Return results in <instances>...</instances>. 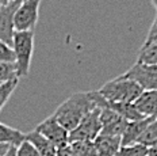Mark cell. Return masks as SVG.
Masks as SVG:
<instances>
[{"instance_id":"cell-11","label":"cell","mask_w":157,"mask_h":156,"mask_svg":"<svg viewBox=\"0 0 157 156\" xmlns=\"http://www.w3.org/2000/svg\"><path fill=\"white\" fill-rule=\"evenodd\" d=\"M134 106L142 117L157 118V90L144 91L134 102Z\"/></svg>"},{"instance_id":"cell-4","label":"cell","mask_w":157,"mask_h":156,"mask_svg":"<svg viewBox=\"0 0 157 156\" xmlns=\"http://www.w3.org/2000/svg\"><path fill=\"white\" fill-rule=\"evenodd\" d=\"M102 132V122H100V109L96 107L90 114L83 118L76 128L69 132V144L77 141H91L94 142L100 136Z\"/></svg>"},{"instance_id":"cell-7","label":"cell","mask_w":157,"mask_h":156,"mask_svg":"<svg viewBox=\"0 0 157 156\" xmlns=\"http://www.w3.org/2000/svg\"><path fill=\"white\" fill-rule=\"evenodd\" d=\"M34 131L41 136H44L53 145H56L57 149L69 145V132L57 122L53 114L48 117L46 119H44L41 123H38Z\"/></svg>"},{"instance_id":"cell-20","label":"cell","mask_w":157,"mask_h":156,"mask_svg":"<svg viewBox=\"0 0 157 156\" xmlns=\"http://www.w3.org/2000/svg\"><path fill=\"white\" fill-rule=\"evenodd\" d=\"M19 79L16 75V65L10 63H0V84L7 83L10 80Z\"/></svg>"},{"instance_id":"cell-8","label":"cell","mask_w":157,"mask_h":156,"mask_svg":"<svg viewBox=\"0 0 157 156\" xmlns=\"http://www.w3.org/2000/svg\"><path fill=\"white\" fill-rule=\"evenodd\" d=\"M100 109V122H102V132L100 136H110V137H122L127 123L126 118L113 111L109 107H99Z\"/></svg>"},{"instance_id":"cell-17","label":"cell","mask_w":157,"mask_h":156,"mask_svg":"<svg viewBox=\"0 0 157 156\" xmlns=\"http://www.w3.org/2000/svg\"><path fill=\"white\" fill-rule=\"evenodd\" d=\"M69 147L75 156H98L95 142L77 141V142H71Z\"/></svg>"},{"instance_id":"cell-5","label":"cell","mask_w":157,"mask_h":156,"mask_svg":"<svg viewBox=\"0 0 157 156\" xmlns=\"http://www.w3.org/2000/svg\"><path fill=\"white\" fill-rule=\"evenodd\" d=\"M42 0H26L19 4L14 15L15 31H34L39 18V6Z\"/></svg>"},{"instance_id":"cell-31","label":"cell","mask_w":157,"mask_h":156,"mask_svg":"<svg viewBox=\"0 0 157 156\" xmlns=\"http://www.w3.org/2000/svg\"><path fill=\"white\" fill-rule=\"evenodd\" d=\"M2 7H3V6H0V8H2Z\"/></svg>"},{"instance_id":"cell-6","label":"cell","mask_w":157,"mask_h":156,"mask_svg":"<svg viewBox=\"0 0 157 156\" xmlns=\"http://www.w3.org/2000/svg\"><path fill=\"white\" fill-rule=\"evenodd\" d=\"M121 76L136 82L144 91L157 90V65L136 63L130 69H127Z\"/></svg>"},{"instance_id":"cell-28","label":"cell","mask_w":157,"mask_h":156,"mask_svg":"<svg viewBox=\"0 0 157 156\" xmlns=\"http://www.w3.org/2000/svg\"><path fill=\"white\" fill-rule=\"evenodd\" d=\"M152 2V4H153V7L156 8V12H157V0H150Z\"/></svg>"},{"instance_id":"cell-16","label":"cell","mask_w":157,"mask_h":156,"mask_svg":"<svg viewBox=\"0 0 157 156\" xmlns=\"http://www.w3.org/2000/svg\"><path fill=\"white\" fill-rule=\"evenodd\" d=\"M137 144H142L148 148L157 145V118H155L148 125L145 132H144L141 135V137L138 138Z\"/></svg>"},{"instance_id":"cell-15","label":"cell","mask_w":157,"mask_h":156,"mask_svg":"<svg viewBox=\"0 0 157 156\" xmlns=\"http://www.w3.org/2000/svg\"><path fill=\"white\" fill-rule=\"evenodd\" d=\"M137 63L157 65V41L150 44H144L137 57Z\"/></svg>"},{"instance_id":"cell-29","label":"cell","mask_w":157,"mask_h":156,"mask_svg":"<svg viewBox=\"0 0 157 156\" xmlns=\"http://www.w3.org/2000/svg\"><path fill=\"white\" fill-rule=\"evenodd\" d=\"M8 3V0H0V6H6Z\"/></svg>"},{"instance_id":"cell-30","label":"cell","mask_w":157,"mask_h":156,"mask_svg":"<svg viewBox=\"0 0 157 156\" xmlns=\"http://www.w3.org/2000/svg\"><path fill=\"white\" fill-rule=\"evenodd\" d=\"M10 2H19V3H23V2H26V0H8V3Z\"/></svg>"},{"instance_id":"cell-18","label":"cell","mask_w":157,"mask_h":156,"mask_svg":"<svg viewBox=\"0 0 157 156\" xmlns=\"http://www.w3.org/2000/svg\"><path fill=\"white\" fill-rule=\"evenodd\" d=\"M114 156H148V147L142 144H133L126 147L121 145V148Z\"/></svg>"},{"instance_id":"cell-10","label":"cell","mask_w":157,"mask_h":156,"mask_svg":"<svg viewBox=\"0 0 157 156\" xmlns=\"http://www.w3.org/2000/svg\"><path fill=\"white\" fill-rule=\"evenodd\" d=\"M153 119L155 118H152V117H144L142 119H138V121H130L127 123L122 137H121V145L126 147V145L137 144L138 138L141 137V135L145 132V129L148 128V125Z\"/></svg>"},{"instance_id":"cell-27","label":"cell","mask_w":157,"mask_h":156,"mask_svg":"<svg viewBox=\"0 0 157 156\" xmlns=\"http://www.w3.org/2000/svg\"><path fill=\"white\" fill-rule=\"evenodd\" d=\"M4 156H16V147H10V149L7 151V154H6Z\"/></svg>"},{"instance_id":"cell-23","label":"cell","mask_w":157,"mask_h":156,"mask_svg":"<svg viewBox=\"0 0 157 156\" xmlns=\"http://www.w3.org/2000/svg\"><path fill=\"white\" fill-rule=\"evenodd\" d=\"M155 41H157V15L155 17V21H153L152 26H150L144 44H150V42H155Z\"/></svg>"},{"instance_id":"cell-1","label":"cell","mask_w":157,"mask_h":156,"mask_svg":"<svg viewBox=\"0 0 157 156\" xmlns=\"http://www.w3.org/2000/svg\"><path fill=\"white\" fill-rule=\"evenodd\" d=\"M96 107L98 106L91 98L90 91L88 92H75L57 107L53 115L64 129L72 132L83 121L84 117L90 114Z\"/></svg>"},{"instance_id":"cell-12","label":"cell","mask_w":157,"mask_h":156,"mask_svg":"<svg viewBox=\"0 0 157 156\" xmlns=\"http://www.w3.org/2000/svg\"><path fill=\"white\" fill-rule=\"evenodd\" d=\"M26 140H27L29 142H31V144L38 149L41 156H58L57 147L52 144L50 141H48L44 136H41L35 131L26 133Z\"/></svg>"},{"instance_id":"cell-2","label":"cell","mask_w":157,"mask_h":156,"mask_svg":"<svg viewBox=\"0 0 157 156\" xmlns=\"http://www.w3.org/2000/svg\"><path fill=\"white\" fill-rule=\"evenodd\" d=\"M98 92L103 99L111 103H134L144 90L136 82L125 79L119 75L115 79L103 84Z\"/></svg>"},{"instance_id":"cell-26","label":"cell","mask_w":157,"mask_h":156,"mask_svg":"<svg viewBox=\"0 0 157 156\" xmlns=\"http://www.w3.org/2000/svg\"><path fill=\"white\" fill-rule=\"evenodd\" d=\"M10 147H11V145H0V156H4L6 154H7Z\"/></svg>"},{"instance_id":"cell-9","label":"cell","mask_w":157,"mask_h":156,"mask_svg":"<svg viewBox=\"0 0 157 156\" xmlns=\"http://www.w3.org/2000/svg\"><path fill=\"white\" fill-rule=\"evenodd\" d=\"M19 2H10L0 8V41L12 46V38H14V15L18 10Z\"/></svg>"},{"instance_id":"cell-25","label":"cell","mask_w":157,"mask_h":156,"mask_svg":"<svg viewBox=\"0 0 157 156\" xmlns=\"http://www.w3.org/2000/svg\"><path fill=\"white\" fill-rule=\"evenodd\" d=\"M148 156H157V145L148 148Z\"/></svg>"},{"instance_id":"cell-13","label":"cell","mask_w":157,"mask_h":156,"mask_svg":"<svg viewBox=\"0 0 157 156\" xmlns=\"http://www.w3.org/2000/svg\"><path fill=\"white\" fill-rule=\"evenodd\" d=\"M98 156H114L121 148V137H110V136H98L95 140Z\"/></svg>"},{"instance_id":"cell-21","label":"cell","mask_w":157,"mask_h":156,"mask_svg":"<svg viewBox=\"0 0 157 156\" xmlns=\"http://www.w3.org/2000/svg\"><path fill=\"white\" fill-rule=\"evenodd\" d=\"M0 63L15 64V53L11 45L0 41Z\"/></svg>"},{"instance_id":"cell-22","label":"cell","mask_w":157,"mask_h":156,"mask_svg":"<svg viewBox=\"0 0 157 156\" xmlns=\"http://www.w3.org/2000/svg\"><path fill=\"white\" fill-rule=\"evenodd\" d=\"M16 156H41V154L31 142L25 140L19 147H16Z\"/></svg>"},{"instance_id":"cell-14","label":"cell","mask_w":157,"mask_h":156,"mask_svg":"<svg viewBox=\"0 0 157 156\" xmlns=\"http://www.w3.org/2000/svg\"><path fill=\"white\" fill-rule=\"evenodd\" d=\"M26 140V133H22L18 129L7 126L0 122V145H12L19 147Z\"/></svg>"},{"instance_id":"cell-3","label":"cell","mask_w":157,"mask_h":156,"mask_svg":"<svg viewBox=\"0 0 157 156\" xmlns=\"http://www.w3.org/2000/svg\"><path fill=\"white\" fill-rule=\"evenodd\" d=\"M12 49L15 53V65L18 77H26L30 72L34 53V31H15L12 38Z\"/></svg>"},{"instance_id":"cell-24","label":"cell","mask_w":157,"mask_h":156,"mask_svg":"<svg viewBox=\"0 0 157 156\" xmlns=\"http://www.w3.org/2000/svg\"><path fill=\"white\" fill-rule=\"evenodd\" d=\"M58 156H75V155H73V152H72L69 145H67V147L58 149Z\"/></svg>"},{"instance_id":"cell-19","label":"cell","mask_w":157,"mask_h":156,"mask_svg":"<svg viewBox=\"0 0 157 156\" xmlns=\"http://www.w3.org/2000/svg\"><path fill=\"white\" fill-rule=\"evenodd\" d=\"M18 83H19V79H14V80H10L7 83L0 84V111L6 106V103L8 102V99L11 98L12 92L18 87Z\"/></svg>"}]
</instances>
